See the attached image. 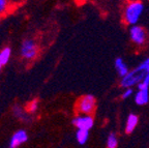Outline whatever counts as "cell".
I'll list each match as a JSON object with an SVG mask.
<instances>
[{"label": "cell", "instance_id": "cell-7", "mask_svg": "<svg viewBox=\"0 0 149 148\" xmlns=\"http://www.w3.org/2000/svg\"><path fill=\"white\" fill-rule=\"evenodd\" d=\"M28 140V135L24 130H19L13 135L12 139L9 141V148H18L20 145L25 143Z\"/></svg>", "mask_w": 149, "mask_h": 148}, {"label": "cell", "instance_id": "cell-8", "mask_svg": "<svg viewBox=\"0 0 149 148\" xmlns=\"http://www.w3.org/2000/svg\"><path fill=\"white\" fill-rule=\"evenodd\" d=\"M134 100H135V103L138 106H145V105H147L149 102V90L148 89L138 90L135 93Z\"/></svg>", "mask_w": 149, "mask_h": 148}, {"label": "cell", "instance_id": "cell-19", "mask_svg": "<svg viewBox=\"0 0 149 148\" xmlns=\"http://www.w3.org/2000/svg\"><path fill=\"white\" fill-rule=\"evenodd\" d=\"M37 108H38V101L37 100H33L32 102L29 104V106H28V110H29V112H31V113H34L37 110Z\"/></svg>", "mask_w": 149, "mask_h": 148}, {"label": "cell", "instance_id": "cell-12", "mask_svg": "<svg viewBox=\"0 0 149 148\" xmlns=\"http://www.w3.org/2000/svg\"><path fill=\"white\" fill-rule=\"evenodd\" d=\"M107 148H117L118 146V138L115 133H110L107 137V142H106Z\"/></svg>", "mask_w": 149, "mask_h": 148}, {"label": "cell", "instance_id": "cell-1", "mask_svg": "<svg viewBox=\"0 0 149 148\" xmlns=\"http://www.w3.org/2000/svg\"><path fill=\"white\" fill-rule=\"evenodd\" d=\"M145 5L142 1H128L123 9V20L127 25L135 26L144 13Z\"/></svg>", "mask_w": 149, "mask_h": 148}, {"label": "cell", "instance_id": "cell-20", "mask_svg": "<svg viewBox=\"0 0 149 148\" xmlns=\"http://www.w3.org/2000/svg\"><path fill=\"white\" fill-rule=\"evenodd\" d=\"M2 66H3V65H2V64H1V63H0V71L2 70Z\"/></svg>", "mask_w": 149, "mask_h": 148}, {"label": "cell", "instance_id": "cell-13", "mask_svg": "<svg viewBox=\"0 0 149 148\" xmlns=\"http://www.w3.org/2000/svg\"><path fill=\"white\" fill-rule=\"evenodd\" d=\"M10 55H12V50L10 48L6 47L2 50V51L0 52V63L2 65L6 64L8 62L9 58H10Z\"/></svg>", "mask_w": 149, "mask_h": 148}, {"label": "cell", "instance_id": "cell-15", "mask_svg": "<svg viewBox=\"0 0 149 148\" xmlns=\"http://www.w3.org/2000/svg\"><path fill=\"white\" fill-rule=\"evenodd\" d=\"M137 68L140 71V72L144 73V74H149V57L144 59L142 62L140 63L139 65L137 66Z\"/></svg>", "mask_w": 149, "mask_h": 148}, {"label": "cell", "instance_id": "cell-5", "mask_svg": "<svg viewBox=\"0 0 149 148\" xmlns=\"http://www.w3.org/2000/svg\"><path fill=\"white\" fill-rule=\"evenodd\" d=\"M72 122L78 130L89 131L94 124V119L91 115H78L72 119Z\"/></svg>", "mask_w": 149, "mask_h": 148}, {"label": "cell", "instance_id": "cell-2", "mask_svg": "<svg viewBox=\"0 0 149 148\" xmlns=\"http://www.w3.org/2000/svg\"><path fill=\"white\" fill-rule=\"evenodd\" d=\"M146 76V74L140 72L137 67L133 68L132 71H130L126 76H124L123 78H121L120 81V86L123 89L126 88H133L134 86H138L141 82H142L143 78Z\"/></svg>", "mask_w": 149, "mask_h": 148}, {"label": "cell", "instance_id": "cell-4", "mask_svg": "<svg viewBox=\"0 0 149 148\" xmlns=\"http://www.w3.org/2000/svg\"><path fill=\"white\" fill-rule=\"evenodd\" d=\"M130 40L137 46H143L147 40V33L144 28L139 25L130 26Z\"/></svg>", "mask_w": 149, "mask_h": 148}, {"label": "cell", "instance_id": "cell-18", "mask_svg": "<svg viewBox=\"0 0 149 148\" xmlns=\"http://www.w3.org/2000/svg\"><path fill=\"white\" fill-rule=\"evenodd\" d=\"M133 93H134L133 88H126V89L123 90L122 94H121V97H122L123 100H127V98H130V97L133 95Z\"/></svg>", "mask_w": 149, "mask_h": 148}, {"label": "cell", "instance_id": "cell-3", "mask_svg": "<svg viewBox=\"0 0 149 148\" xmlns=\"http://www.w3.org/2000/svg\"><path fill=\"white\" fill-rule=\"evenodd\" d=\"M96 108V100L92 94H86L78 101L77 109L83 115H91Z\"/></svg>", "mask_w": 149, "mask_h": 148}, {"label": "cell", "instance_id": "cell-9", "mask_svg": "<svg viewBox=\"0 0 149 148\" xmlns=\"http://www.w3.org/2000/svg\"><path fill=\"white\" fill-rule=\"evenodd\" d=\"M114 66H115V70H116L117 73H118L119 77H121V78H123L124 76H126V75L130 73L127 64L124 62V60L121 57H118L115 59Z\"/></svg>", "mask_w": 149, "mask_h": 148}, {"label": "cell", "instance_id": "cell-14", "mask_svg": "<svg viewBox=\"0 0 149 148\" xmlns=\"http://www.w3.org/2000/svg\"><path fill=\"white\" fill-rule=\"evenodd\" d=\"M13 113H14V115L16 116L17 118L21 119V120H26V119H27V116H26L24 110L22 109L19 105H15V106L13 107Z\"/></svg>", "mask_w": 149, "mask_h": 148}, {"label": "cell", "instance_id": "cell-6", "mask_svg": "<svg viewBox=\"0 0 149 148\" xmlns=\"http://www.w3.org/2000/svg\"><path fill=\"white\" fill-rule=\"evenodd\" d=\"M37 54V47L35 43L31 39H26L22 44L21 48V55L23 56L25 59H33Z\"/></svg>", "mask_w": 149, "mask_h": 148}, {"label": "cell", "instance_id": "cell-11", "mask_svg": "<svg viewBox=\"0 0 149 148\" xmlns=\"http://www.w3.org/2000/svg\"><path fill=\"white\" fill-rule=\"evenodd\" d=\"M89 138V132L88 131H83V130H78L76 133V139H77L78 143L84 145L88 141Z\"/></svg>", "mask_w": 149, "mask_h": 148}, {"label": "cell", "instance_id": "cell-16", "mask_svg": "<svg viewBox=\"0 0 149 148\" xmlns=\"http://www.w3.org/2000/svg\"><path fill=\"white\" fill-rule=\"evenodd\" d=\"M138 90H145V89H148L149 90V74H147L146 76L143 78L142 82L137 86Z\"/></svg>", "mask_w": 149, "mask_h": 148}, {"label": "cell", "instance_id": "cell-10", "mask_svg": "<svg viewBox=\"0 0 149 148\" xmlns=\"http://www.w3.org/2000/svg\"><path fill=\"white\" fill-rule=\"evenodd\" d=\"M138 123H139V117H138V115H136L134 113H130L127 116V119H126V122H125L126 134H132L136 130Z\"/></svg>", "mask_w": 149, "mask_h": 148}, {"label": "cell", "instance_id": "cell-17", "mask_svg": "<svg viewBox=\"0 0 149 148\" xmlns=\"http://www.w3.org/2000/svg\"><path fill=\"white\" fill-rule=\"evenodd\" d=\"M9 2L6 0H0V16H2L3 14H5L8 8Z\"/></svg>", "mask_w": 149, "mask_h": 148}]
</instances>
